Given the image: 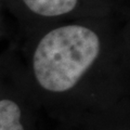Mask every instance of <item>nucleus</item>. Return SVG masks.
Listing matches in <instances>:
<instances>
[{"instance_id":"7ed1b4c3","label":"nucleus","mask_w":130,"mask_h":130,"mask_svg":"<svg viewBox=\"0 0 130 130\" xmlns=\"http://www.w3.org/2000/svg\"><path fill=\"white\" fill-rule=\"evenodd\" d=\"M22 111L11 100H0V130H24Z\"/></svg>"},{"instance_id":"f257e3e1","label":"nucleus","mask_w":130,"mask_h":130,"mask_svg":"<svg viewBox=\"0 0 130 130\" xmlns=\"http://www.w3.org/2000/svg\"><path fill=\"white\" fill-rule=\"evenodd\" d=\"M99 34L84 24L56 26L44 34L34 53L35 77L43 89L64 92L72 89L100 54Z\"/></svg>"},{"instance_id":"f03ea898","label":"nucleus","mask_w":130,"mask_h":130,"mask_svg":"<svg viewBox=\"0 0 130 130\" xmlns=\"http://www.w3.org/2000/svg\"><path fill=\"white\" fill-rule=\"evenodd\" d=\"M30 14L42 19L70 15L78 9L81 0H19Z\"/></svg>"}]
</instances>
